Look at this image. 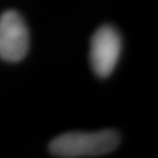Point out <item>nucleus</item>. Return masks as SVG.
<instances>
[{
	"label": "nucleus",
	"mask_w": 158,
	"mask_h": 158,
	"mask_svg": "<svg viewBox=\"0 0 158 158\" xmlns=\"http://www.w3.org/2000/svg\"><path fill=\"white\" fill-rule=\"evenodd\" d=\"M120 136L116 130L69 132L54 138L48 145L51 155L59 158L100 157L116 149Z\"/></svg>",
	"instance_id": "obj_1"
},
{
	"label": "nucleus",
	"mask_w": 158,
	"mask_h": 158,
	"mask_svg": "<svg viewBox=\"0 0 158 158\" xmlns=\"http://www.w3.org/2000/svg\"><path fill=\"white\" fill-rule=\"evenodd\" d=\"M122 51V38L111 25H102L91 38L89 62L100 78H108L117 66Z\"/></svg>",
	"instance_id": "obj_2"
},
{
	"label": "nucleus",
	"mask_w": 158,
	"mask_h": 158,
	"mask_svg": "<svg viewBox=\"0 0 158 158\" xmlns=\"http://www.w3.org/2000/svg\"><path fill=\"white\" fill-rule=\"evenodd\" d=\"M29 48V32L23 18L16 10H6L0 16V59L19 62Z\"/></svg>",
	"instance_id": "obj_3"
}]
</instances>
